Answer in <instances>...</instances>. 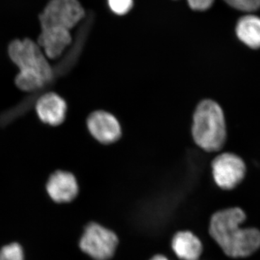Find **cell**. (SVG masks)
<instances>
[{
    "instance_id": "cell-1",
    "label": "cell",
    "mask_w": 260,
    "mask_h": 260,
    "mask_svg": "<svg viewBox=\"0 0 260 260\" xmlns=\"http://www.w3.org/2000/svg\"><path fill=\"white\" fill-rule=\"evenodd\" d=\"M8 55L18 67L15 78L17 87L29 95L17 105L0 114V126L4 127L25 115L34 107L42 94L49 91L55 81V73L44 51L31 39L13 41L8 46Z\"/></svg>"
},
{
    "instance_id": "cell-2",
    "label": "cell",
    "mask_w": 260,
    "mask_h": 260,
    "mask_svg": "<svg viewBox=\"0 0 260 260\" xmlns=\"http://www.w3.org/2000/svg\"><path fill=\"white\" fill-rule=\"evenodd\" d=\"M245 212L239 207L218 210L210 218L209 235L228 257L243 259L260 249V231L244 226Z\"/></svg>"
},
{
    "instance_id": "cell-3",
    "label": "cell",
    "mask_w": 260,
    "mask_h": 260,
    "mask_svg": "<svg viewBox=\"0 0 260 260\" xmlns=\"http://www.w3.org/2000/svg\"><path fill=\"white\" fill-rule=\"evenodd\" d=\"M197 145L208 153L219 151L226 142L227 130L223 109L210 99L202 101L195 109L191 128Z\"/></svg>"
},
{
    "instance_id": "cell-4",
    "label": "cell",
    "mask_w": 260,
    "mask_h": 260,
    "mask_svg": "<svg viewBox=\"0 0 260 260\" xmlns=\"http://www.w3.org/2000/svg\"><path fill=\"white\" fill-rule=\"evenodd\" d=\"M78 245L80 250L90 259L110 260L115 254L119 239L110 229L91 222L84 229Z\"/></svg>"
},
{
    "instance_id": "cell-5",
    "label": "cell",
    "mask_w": 260,
    "mask_h": 260,
    "mask_svg": "<svg viewBox=\"0 0 260 260\" xmlns=\"http://www.w3.org/2000/svg\"><path fill=\"white\" fill-rule=\"evenodd\" d=\"M246 172L245 162L233 153L217 155L210 165L214 184L223 191H233L239 187L245 179Z\"/></svg>"
},
{
    "instance_id": "cell-6",
    "label": "cell",
    "mask_w": 260,
    "mask_h": 260,
    "mask_svg": "<svg viewBox=\"0 0 260 260\" xmlns=\"http://www.w3.org/2000/svg\"><path fill=\"white\" fill-rule=\"evenodd\" d=\"M85 16L78 0H51L39 16L41 27L71 30Z\"/></svg>"
},
{
    "instance_id": "cell-7",
    "label": "cell",
    "mask_w": 260,
    "mask_h": 260,
    "mask_svg": "<svg viewBox=\"0 0 260 260\" xmlns=\"http://www.w3.org/2000/svg\"><path fill=\"white\" fill-rule=\"evenodd\" d=\"M89 133L94 139L104 145H110L120 139L121 127L111 113L99 110L91 113L87 119Z\"/></svg>"
},
{
    "instance_id": "cell-8",
    "label": "cell",
    "mask_w": 260,
    "mask_h": 260,
    "mask_svg": "<svg viewBox=\"0 0 260 260\" xmlns=\"http://www.w3.org/2000/svg\"><path fill=\"white\" fill-rule=\"evenodd\" d=\"M47 190L54 203L59 205L69 204L79 194V183L73 173L57 170L52 173L48 179Z\"/></svg>"
},
{
    "instance_id": "cell-9",
    "label": "cell",
    "mask_w": 260,
    "mask_h": 260,
    "mask_svg": "<svg viewBox=\"0 0 260 260\" xmlns=\"http://www.w3.org/2000/svg\"><path fill=\"white\" fill-rule=\"evenodd\" d=\"M39 119L50 126L60 125L66 117L68 106L60 95L54 92L42 94L34 104Z\"/></svg>"
},
{
    "instance_id": "cell-10",
    "label": "cell",
    "mask_w": 260,
    "mask_h": 260,
    "mask_svg": "<svg viewBox=\"0 0 260 260\" xmlns=\"http://www.w3.org/2000/svg\"><path fill=\"white\" fill-rule=\"evenodd\" d=\"M72 43L70 30L67 29L47 27L42 28L37 44L49 59L59 57Z\"/></svg>"
},
{
    "instance_id": "cell-11",
    "label": "cell",
    "mask_w": 260,
    "mask_h": 260,
    "mask_svg": "<svg viewBox=\"0 0 260 260\" xmlns=\"http://www.w3.org/2000/svg\"><path fill=\"white\" fill-rule=\"evenodd\" d=\"M172 249L179 260H200L203 252L201 239L189 231L176 233L172 240Z\"/></svg>"
},
{
    "instance_id": "cell-12",
    "label": "cell",
    "mask_w": 260,
    "mask_h": 260,
    "mask_svg": "<svg viewBox=\"0 0 260 260\" xmlns=\"http://www.w3.org/2000/svg\"><path fill=\"white\" fill-rule=\"evenodd\" d=\"M241 42L253 49L260 48V18L255 15H246L239 19L236 28Z\"/></svg>"
},
{
    "instance_id": "cell-13",
    "label": "cell",
    "mask_w": 260,
    "mask_h": 260,
    "mask_svg": "<svg viewBox=\"0 0 260 260\" xmlns=\"http://www.w3.org/2000/svg\"><path fill=\"white\" fill-rule=\"evenodd\" d=\"M0 260H24L23 249L18 243L3 246L0 249Z\"/></svg>"
},
{
    "instance_id": "cell-14",
    "label": "cell",
    "mask_w": 260,
    "mask_h": 260,
    "mask_svg": "<svg viewBox=\"0 0 260 260\" xmlns=\"http://www.w3.org/2000/svg\"><path fill=\"white\" fill-rule=\"evenodd\" d=\"M236 9L254 11L260 8V0H224Z\"/></svg>"
},
{
    "instance_id": "cell-15",
    "label": "cell",
    "mask_w": 260,
    "mask_h": 260,
    "mask_svg": "<svg viewBox=\"0 0 260 260\" xmlns=\"http://www.w3.org/2000/svg\"><path fill=\"white\" fill-rule=\"evenodd\" d=\"M109 8L116 15H124L133 8V0H108Z\"/></svg>"
},
{
    "instance_id": "cell-16",
    "label": "cell",
    "mask_w": 260,
    "mask_h": 260,
    "mask_svg": "<svg viewBox=\"0 0 260 260\" xmlns=\"http://www.w3.org/2000/svg\"><path fill=\"white\" fill-rule=\"evenodd\" d=\"M187 2L191 9L203 11L210 8L214 0H187Z\"/></svg>"
},
{
    "instance_id": "cell-17",
    "label": "cell",
    "mask_w": 260,
    "mask_h": 260,
    "mask_svg": "<svg viewBox=\"0 0 260 260\" xmlns=\"http://www.w3.org/2000/svg\"><path fill=\"white\" fill-rule=\"evenodd\" d=\"M149 260H171L167 257V256L162 255V254H156L153 256V257L150 258Z\"/></svg>"
}]
</instances>
